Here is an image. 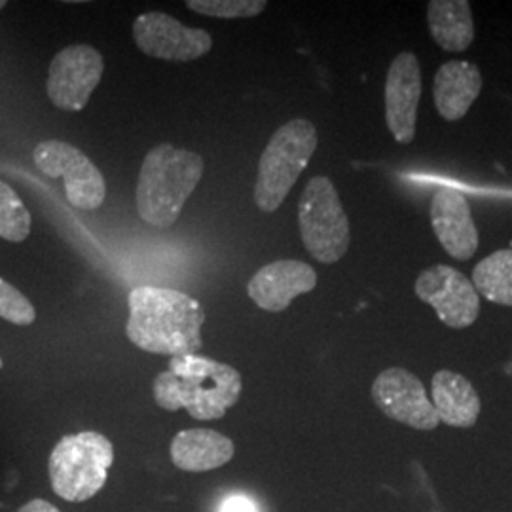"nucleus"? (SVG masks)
Here are the masks:
<instances>
[{"label":"nucleus","instance_id":"nucleus-7","mask_svg":"<svg viewBox=\"0 0 512 512\" xmlns=\"http://www.w3.org/2000/svg\"><path fill=\"white\" fill-rule=\"evenodd\" d=\"M33 158L44 175L65 181L67 200L73 207L93 211L105 202L107 184L103 173L80 148L55 139L42 141L35 148Z\"/></svg>","mask_w":512,"mask_h":512},{"label":"nucleus","instance_id":"nucleus-24","mask_svg":"<svg viewBox=\"0 0 512 512\" xmlns=\"http://www.w3.org/2000/svg\"><path fill=\"white\" fill-rule=\"evenodd\" d=\"M18 512H61L52 503L44 501V499H33L27 505H23Z\"/></svg>","mask_w":512,"mask_h":512},{"label":"nucleus","instance_id":"nucleus-17","mask_svg":"<svg viewBox=\"0 0 512 512\" xmlns=\"http://www.w3.org/2000/svg\"><path fill=\"white\" fill-rule=\"evenodd\" d=\"M431 393L435 412L442 423L450 427L469 429L478 421L482 408L480 397L465 376L452 370H439L433 376Z\"/></svg>","mask_w":512,"mask_h":512},{"label":"nucleus","instance_id":"nucleus-25","mask_svg":"<svg viewBox=\"0 0 512 512\" xmlns=\"http://www.w3.org/2000/svg\"><path fill=\"white\" fill-rule=\"evenodd\" d=\"M4 6H6V2H4V0H0V10H2Z\"/></svg>","mask_w":512,"mask_h":512},{"label":"nucleus","instance_id":"nucleus-4","mask_svg":"<svg viewBox=\"0 0 512 512\" xmlns=\"http://www.w3.org/2000/svg\"><path fill=\"white\" fill-rule=\"evenodd\" d=\"M112 465L114 446L105 435H67L55 444L48 461L52 490L65 501L84 503L105 488Z\"/></svg>","mask_w":512,"mask_h":512},{"label":"nucleus","instance_id":"nucleus-12","mask_svg":"<svg viewBox=\"0 0 512 512\" xmlns=\"http://www.w3.org/2000/svg\"><path fill=\"white\" fill-rule=\"evenodd\" d=\"M421 90V67L416 54L397 55L385 78V122L401 145H410L416 137Z\"/></svg>","mask_w":512,"mask_h":512},{"label":"nucleus","instance_id":"nucleus-3","mask_svg":"<svg viewBox=\"0 0 512 512\" xmlns=\"http://www.w3.org/2000/svg\"><path fill=\"white\" fill-rule=\"evenodd\" d=\"M203 158L169 143L156 145L141 165L135 202L139 217L154 228L173 226L203 177Z\"/></svg>","mask_w":512,"mask_h":512},{"label":"nucleus","instance_id":"nucleus-6","mask_svg":"<svg viewBox=\"0 0 512 512\" xmlns=\"http://www.w3.org/2000/svg\"><path fill=\"white\" fill-rule=\"evenodd\" d=\"M302 241L315 260L334 264L348 253L351 230L338 190L329 177H313L298 202Z\"/></svg>","mask_w":512,"mask_h":512},{"label":"nucleus","instance_id":"nucleus-22","mask_svg":"<svg viewBox=\"0 0 512 512\" xmlns=\"http://www.w3.org/2000/svg\"><path fill=\"white\" fill-rule=\"evenodd\" d=\"M0 317L18 327H27L37 319L35 306L4 279H0Z\"/></svg>","mask_w":512,"mask_h":512},{"label":"nucleus","instance_id":"nucleus-23","mask_svg":"<svg viewBox=\"0 0 512 512\" xmlns=\"http://www.w3.org/2000/svg\"><path fill=\"white\" fill-rule=\"evenodd\" d=\"M219 512H256V507L245 495H230L220 503Z\"/></svg>","mask_w":512,"mask_h":512},{"label":"nucleus","instance_id":"nucleus-11","mask_svg":"<svg viewBox=\"0 0 512 512\" xmlns=\"http://www.w3.org/2000/svg\"><path fill=\"white\" fill-rule=\"evenodd\" d=\"M133 38L145 55L165 61H194L213 48L205 29L186 27L164 12H147L135 19Z\"/></svg>","mask_w":512,"mask_h":512},{"label":"nucleus","instance_id":"nucleus-18","mask_svg":"<svg viewBox=\"0 0 512 512\" xmlns=\"http://www.w3.org/2000/svg\"><path fill=\"white\" fill-rule=\"evenodd\" d=\"M427 25L433 40L452 54L465 52L475 40V19L467 0H431Z\"/></svg>","mask_w":512,"mask_h":512},{"label":"nucleus","instance_id":"nucleus-5","mask_svg":"<svg viewBox=\"0 0 512 512\" xmlns=\"http://www.w3.org/2000/svg\"><path fill=\"white\" fill-rule=\"evenodd\" d=\"M317 150V129L296 118L275 131L264 148L255 183V203L260 211H277Z\"/></svg>","mask_w":512,"mask_h":512},{"label":"nucleus","instance_id":"nucleus-19","mask_svg":"<svg viewBox=\"0 0 512 512\" xmlns=\"http://www.w3.org/2000/svg\"><path fill=\"white\" fill-rule=\"evenodd\" d=\"M476 293L486 300L512 308V249L495 251L480 260L473 270Z\"/></svg>","mask_w":512,"mask_h":512},{"label":"nucleus","instance_id":"nucleus-13","mask_svg":"<svg viewBox=\"0 0 512 512\" xmlns=\"http://www.w3.org/2000/svg\"><path fill=\"white\" fill-rule=\"evenodd\" d=\"M317 287V274L310 264L300 260H277L256 272L247 293L260 310L285 311L296 296L311 293Z\"/></svg>","mask_w":512,"mask_h":512},{"label":"nucleus","instance_id":"nucleus-1","mask_svg":"<svg viewBox=\"0 0 512 512\" xmlns=\"http://www.w3.org/2000/svg\"><path fill=\"white\" fill-rule=\"evenodd\" d=\"M129 342L156 355H194L202 349L205 313L190 294L165 287H137L128 296Z\"/></svg>","mask_w":512,"mask_h":512},{"label":"nucleus","instance_id":"nucleus-16","mask_svg":"<svg viewBox=\"0 0 512 512\" xmlns=\"http://www.w3.org/2000/svg\"><path fill=\"white\" fill-rule=\"evenodd\" d=\"M236 454L232 439L213 429H184L171 440V461L186 473H205L226 465Z\"/></svg>","mask_w":512,"mask_h":512},{"label":"nucleus","instance_id":"nucleus-2","mask_svg":"<svg viewBox=\"0 0 512 512\" xmlns=\"http://www.w3.org/2000/svg\"><path fill=\"white\" fill-rule=\"evenodd\" d=\"M241 395V376L234 366L211 357H171L169 368L154 380V401L169 412L186 410L194 420H220Z\"/></svg>","mask_w":512,"mask_h":512},{"label":"nucleus","instance_id":"nucleus-9","mask_svg":"<svg viewBox=\"0 0 512 512\" xmlns=\"http://www.w3.org/2000/svg\"><path fill=\"white\" fill-rule=\"evenodd\" d=\"M416 296L437 311L450 329H467L480 313V296L475 285L456 268L437 264L418 275Z\"/></svg>","mask_w":512,"mask_h":512},{"label":"nucleus","instance_id":"nucleus-15","mask_svg":"<svg viewBox=\"0 0 512 512\" xmlns=\"http://www.w3.org/2000/svg\"><path fill=\"white\" fill-rule=\"evenodd\" d=\"M482 92V74L471 61H448L435 74V107L446 122L467 116Z\"/></svg>","mask_w":512,"mask_h":512},{"label":"nucleus","instance_id":"nucleus-8","mask_svg":"<svg viewBox=\"0 0 512 512\" xmlns=\"http://www.w3.org/2000/svg\"><path fill=\"white\" fill-rule=\"evenodd\" d=\"M103 76V57L90 44H74L55 55L48 69V97L57 109L80 112Z\"/></svg>","mask_w":512,"mask_h":512},{"label":"nucleus","instance_id":"nucleus-21","mask_svg":"<svg viewBox=\"0 0 512 512\" xmlns=\"http://www.w3.org/2000/svg\"><path fill=\"white\" fill-rule=\"evenodd\" d=\"M186 6L209 18H255L268 6L266 0H188Z\"/></svg>","mask_w":512,"mask_h":512},{"label":"nucleus","instance_id":"nucleus-20","mask_svg":"<svg viewBox=\"0 0 512 512\" xmlns=\"http://www.w3.org/2000/svg\"><path fill=\"white\" fill-rule=\"evenodd\" d=\"M31 213L10 184L0 181V238L21 243L31 234Z\"/></svg>","mask_w":512,"mask_h":512},{"label":"nucleus","instance_id":"nucleus-14","mask_svg":"<svg viewBox=\"0 0 512 512\" xmlns=\"http://www.w3.org/2000/svg\"><path fill=\"white\" fill-rule=\"evenodd\" d=\"M431 226L444 251L456 260H471L478 251V230L469 202L458 190L442 188L431 202Z\"/></svg>","mask_w":512,"mask_h":512},{"label":"nucleus","instance_id":"nucleus-10","mask_svg":"<svg viewBox=\"0 0 512 512\" xmlns=\"http://www.w3.org/2000/svg\"><path fill=\"white\" fill-rule=\"evenodd\" d=\"M372 399L389 420L418 431L437 429L439 416L420 378L406 368H387L372 384Z\"/></svg>","mask_w":512,"mask_h":512}]
</instances>
